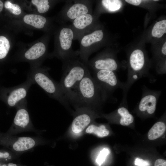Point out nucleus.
Returning <instances> with one entry per match:
<instances>
[{
  "mask_svg": "<svg viewBox=\"0 0 166 166\" xmlns=\"http://www.w3.org/2000/svg\"><path fill=\"white\" fill-rule=\"evenodd\" d=\"M110 151L108 148H104L100 151L96 159V162L99 166H101L105 161Z\"/></svg>",
  "mask_w": 166,
  "mask_h": 166,
  "instance_id": "obj_26",
  "label": "nucleus"
},
{
  "mask_svg": "<svg viewBox=\"0 0 166 166\" xmlns=\"http://www.w3.org/2000/svg\"><path fill=\"white\" fill-rule=\"evenodd\" d=\"M141 89L142 94L137 105L138 109L142 113L152 115L155 112L161 91L150 89L144 85Z\"/></svg>",
  "mask_w": 166,
  "mask_h": 166,
  "instance_id": "obj_7",
  "label": "nucleus"
},
{
  "mask_svg": "<svg viewBox=\"0 0 166 166\" xmlns=\"http://www.w3.org/2000/svg\"><path fill=\"white\" fill-rule=\"evenodd\" d=\"M93 78L101 87L111 96L116 89H123L124 83L119 79L115 72L105 70L94 71Z\"/></svg>",
  "mask_w": 166,
  "mask_h": 166,
  "instance_id": "obj_5",
  "label": "nucleus"
},
{
  "mask_svg": "<svg viewBox=\"0 0 166 166\" xmlns=\"http://www.w3.org/2000/svg\"><path fill=\"white\" fill-rule=\"evenodd\" d=\"M166 128V125L164 122H157L149 130L148 134V139L152 140L160 137L164 133Z\"/></svg>",
  "mask_w": 166,
  "mask_h": 166,
  "instance_id": "obj_16",
  "label": "nucleus"
},
{
  "mask_svg": "<svg viewBox=\"0 0 166 166\" xmlns=\"http://www.w3.org/2000/svg\"><path fill=\"white\" fill-rule=\"evenodd\" d=\"M45 44L41 42L37 43L29 49L25 53V57L29 60L37 59L42 56L46 51Z\"/></svg>",
  "mask_w": 166,
  "mask_h": 166,
  "instance_id": "obj_13",
  "label": "nucleus"
},
{
  "mask_svg": "<svg viewBox=\"0 0 166 166\" xmlns=\"http://www.w3.org/2000/svg\"><path fill=\"white\" fill-rule=\"evenodd\" d=\"M166 33V20H163L156 22L152 31V36L155 38H160Z\"/></svg>",
  "mask_w": 166,
  "mask_h": 166,
  "instance_id": "obj_21",
  "label": "nucleus"
},
{
  "mask_svg": "<svg viewBox=\"0 0 166 166\" xmlns=\"http://www.w3.org/2000/svg\"><path fill=\"white\" fill-rule=\"evenodd\" d=\"M125 1L130 4L137 6L140 4L142 1L140 0H126Z\"/></svg>",
  "mask_w": 166,
  "mask_h": 166,
  "instance_id": "obj_29",
  "label": "nucleus"
},
{
  "mask_svg": "<svg viewBox=\"0 0 166 166\" xmlns=\"http://www.w3.org/2000/svg\"><path fill=\"white\" fill-rule=\"evenodd\" d=\"M10 47L8 39L4 36H0V59H3L6 57Z\"/></svg>",
  "mask_w": 166,
  "mask_h": 166,
  "instance_id": "obj_23",
  "label": "nucleus"
},
{
  "mask_svg": "<svg viewBox=\"0 0 166 166\" xmlns=\"http://www.w3.org/2000/svg\"><path fill=\"white\" fill-rule=\"evenodd\" d=\"M134 164L138 166H148L150 165L148 161L138 158L135 159Z\"/></svg>",
  "mask_w": 166,
  "mask_h": 166,
  "instance_id": "obj_27",
  "label": "nucleus"
},
{
  "mask_svg": "<svg viewBox=\"0 0 166 166\" xmlns=\"http://www.w3.org/2000/svg\"><path fill=\"white\" fill-rule=\"evenodd\" d=\"M3 2L0 0V12H1L2 11L3 8Z\"/></svg>",
  "mask_w": 166,
  "mask_h": 166,
  "instance_id": "obj_32",
  "label": "nucleus"
},
{
  "mask_svg": "<svg viewBox=\"0 0 166 166\" xmlns=\"http://www.w3.org/2000/svg\"><path fill=\"white\" fill-rule=\"evenodd\" d=\"M111 97V96L101 88L89 72L78 84L72 102L85 106H97Z\"/></svg>",
  "mask_w": 166,
  "mask_h": 166,
  "instance_id": "obj_2",
  "label": "nucleus"
},
{
  "mask_svg": "<svg viewBox=\"0 0 166 166\" xmlns=\"http://www.w3.org/2000/svg\"><path fill=\"white\" fill-rule=\"evenodd\" d=\"M31 2L37 7L38 10L40 13L47 12L50 8L49 1L47 0H32Z\"/></svg>",
  "mask_w": 166,
  "mask_h": 166,
  "instance_id": "obj_24",
  "label": "nucleus"
},
{
  "mask_svg": "<svg viewBox=\"0 0 166 166\" xmlns=\"http://www.w3.org/2000/svg\"><path fill=\"white\" fill-rule=\"evenodd\" d=\"M26 91L22 88L17 89L13 90L9 96L7 102L9 105L13 106L19 101L26 96Z\"/></svg>",
  "mask_w": 166,
  "mask_h": 166,
  "instance_id": "obj_17",
  "label": "nucleus"
},
{
  "mask_svg": "<svg viewBox=\"0 0 166 166\" xmlns=\"http://www.w3.org/2000/svg\"><path fill=\"white\" fill-rule=\"evenodd\" d=\"M4 6L15 15H19L21 13V9L19 6L13 4L10 1H6L5 2Z\"/></svg>",
  "mask_w": 166,
  "mask_h": 166,
  "instance_id": "obj_25",
  "label": "nucleus"
},
{
  "mask_svg": "<svg viewBox=\"0 0 166 166\" xmlns=\"http://www.w3.org/2000/svg\"><path fill=\"white\" fill-rule=\"evenodd\" d=\"M128 63L127 78L122 89V100L124 101L127 100V94L130 87L139 79L146 77L152 81H155L153 76L148 72L145 56L141 50L136 49L132 52L129 57Z\"/></svg>",
  "mask_w": 166,
  "mask_h": 166,
  "instance_id": "obj_3",
  "label": "nucleus"
},
{
  "mask_svg": "<svg viewBox=\"0 0 166 166\" xmlns=\"http://www.w3.org/2000/svg\"><path fill=\"white\" fill-rule=\"evenodd\" d=\"M101 3L103 6L109 12L119 10L122 5L121 1L119 0H103Z\"/></svg>",
  "mask_w": 166,
  "mask_h": 166,
  "instance_id": "obj_22",
  "label": "nucleus"
},
{
  "mask_svg": "<svg viewBox=\"0 0 166 166\" xmlns=\"http://www.w3.org/2000/svg\"><path fill=\"white\" fill-rule=\"evenodd\" d=\"M35 145V141L30 137L19 138L13 145L14 149L17 151H25L32 148Z\"/></svg>",
  "mask_w": 166,
  "mask_h": 166,
  "instance_id": "obj_15",
  "label": "nucleus"
},
{
  "mask_svg": "<svg viewBox=\"0 0 166 166\" xmlns=\"http://www.w3.org/2000/svg\"><path fill=\"white\" fill-rule=\"evenodd\" d=\"M9 154L7 152L3 153L0 152V158H6L9 157Z\"/></svg>",
  "mask_w": 166,
  "mask_h": 166,
  "instance_id": "obj_30",
  "label": "nucleus"
},
{
  "mask_svg": "<svg viewBox=\"0 0 166 166\" xmlns=\"http://www.w3.org/2000/svg\"><path fill=\"white\" fill-rule=\"evenodd\" d=\"M23 20L27 24L38 29L43 28L46 22V19L44 16L34 14L26 15L24 17Z\"/></svg>",
  "mask_w": 166,
  "mask_h": 166,
  "instance_id": "obj_14",
  "label": "nucleus"
},
{
  "mask_svg": "<svg viewBox=\"0 0 166 166\" xmlns=\"http://www.w3.org/2000/svg\"><path fill=\"white\" fill-rule=\"evenodd\" d=\"M64 12L65 21H70L72 22L80 16L92 13L91 1H68L65 5Z\"/></svg>",
  "mask_w": 166,
  "mask_h": 166,
  "instance_id": "obj_8",
  "label": "nucleus"
},
{
  "mask_svg": "<svg viewBox=\"0 0 166 166\" xmlns=\"http://www.w3.org/2000/svg\"><path fill=\"white\" fill-rule=\"evenodd\" d=\"M117 112L121 117L119 121L121 125L128 126L133 122L134 117L126 107L121 106L118 108Z\"/></svg>",
  "mask_w": 166,
  "mask_h": 166,
  "instance_id": "obj_19",
  "label": "nucleus"
},
{
  "mask_svg": "<svg viewBox=\"0 0 166 166\" xmlns=\"http://www.w3.org/2000/svg\"><path fill=\"white\" fill-rule=\"evenodd\" d=\"M34 78L36 83L44 90L65 105L69 101L60 85H57L46 74L41 73H36Z\"/></svg>",
  "mask_w": 166,
  "mask_h": 166,
  "instance_id": "obj_9",
  "label": "nucleus"
},
{
  "mask_svg": "<svg viewBox=\"0 0 166 166\" xmlns=\"http://www.w3.org/2000/svg\"><path fill=\"white\" fill-rule=\"evenodd\" d=\"M154 166H166V160L161 159L156 160L155 162Z\"/></svg>",
  "mask_w": 166,
  "mask_h": 166,
  "instance_id": "obj_28",
  "label": "nucleus"
},
{
  "mask_svg": "<svg viewBox=\"0 0 166 166\" xmlns=\"http://www.w3.org/2000/svg\"><path fill=\"white\" fill-rule=\"evenodd\" d=\"M74 38V32L70 26L65 25L61 29L58 35L59 56L64 61L78 54L77 51H73L72 49Z\"/></svg>",
  "mask_w": 166,
  "mask_h": 166,
  "instance_id": "obj_6",
  "label": "nucleus"
},
{
  "mask_svg": "<svg viewBox=\"0 0 166 166\" xmlns=\"http://www.w3.org/2000/svg\"><path fill=\"white\" fill-rule=\"evenodd\" d=\"M86 132L88 133H93L99 137L107 136L109 133V131L103 125L97 126L91 124L86 129Z\"/></svg>",
  "mask_w": 166,
  "mask_h": 166,
  "instance_id": "obj_20",
  "label": "nucleus"
},
{
  "mask_svg": "<svg viewBox=\"0 0 166 166\" xmlns=\"http://www.w3.org/2000/svg\"><path fill=\"white\" fill-rule=\"evenodd\" d=\"M63 73L60 85L69 101L72 102L79 82L90 71L78 54L64 61Z\"/></svg>",
  "mask_w": 166,
  "mask_h": 166,
  "instance_id": "obj_1",
  "label": "nucleus"
},
{
  "mask_svg": "<svg viewBox=\"0 0 166 166\" xmlns=\"http://www.w3.org/2000/svg\"><path fill=\"white\" fill-rule=\"evenodd\" d=\"M162 53L163 55L165 56L166 55V42L164 44L161 49Z\"/></svg>",
  "mask_w": 166,
  "mask_h": 166,
  "instance_id": "obj_31",
  "label": "nucleus"
},
{
  "mask_svg": "<svg viewBox=\"0 0 166 166\" xmlns=\"http://www.w3.org/2000/svg\"><path fill=\"white\" fill-rule=\"evenodd\" d=\"M29 117L27 111L24 109L18 110L15 117L14 122L16 125L24 128L29 124Z\"/></svg>",
  "mask_w": 166,
  "mask_h": 166,
  "instance_id": "obj_18",
  "label": "nucleus"
},
{
  "mask_svg": "<svg viewBox=\"0 0 166 166\" xmlns=\"http://www.w3.org/2000/svg\"><path fill=\"white\" fill-rule=\"evenodd\" d=\"M91 120V115L83 112L73 119L71 125L72 131L75 133L81 132L90 123Z\"/></svg>",
  "mask_w": 166,
  "mask_h": 166,
  "instance_id": "obj_12",
  "label": "nucleus"
},
{
  "mask_svg": "<svg viewBox=\"0 0 166 166\" xmlns=\"http://www.w3.org/2000/svg\"><path fill=\"white\" fill-rule=\"evenodd\" d=\"M8 166H17V165L16 164L10 163L8 164Z\"/></svg>",
  "mask_w": 166,
  "mask_h": 166,
  "instance_id": "obj_33",
  "label": "nucleus"
},
{
  "mask_svg": "<svg viewBox=\"0 0 166 166\" xmlns=\"http://www.w3.org/2000/svg\"><path fill=\"white\" fill-rule=\"evenodd\" d=\"M87 65L94 71L109 70L116 72L119 68V65L116 59L111 55L102 54L96 56L88 61Z\"/></svg>",
  "mask_w": 166,
  "mask_h": 166,
  "instance_id": "obj_10",
  "label": "nucleus"
},
{
  "mask_svg": "<svg viewBox=\"0 0 166 166\" xmlns=\"http://www.w3.org/2000/svg\"><path fill=\"white\" fill-rule=\"evenodd\" d=\"M94 19L92 13H89L80 16L72 22L70 26L74 32V40H78L82 35L94 28Z\"/></svg>",
  "mask_w": 166,
  "mask_h": 166,
  "instance_id": "obj_11",
  "label": "nucleus"
},
{
  "mask_svg": "<svg viewBox=\"0 0 166 166\" xmlns=\"http://www.w3.org/2000/svg\"><path fill=\"white\" fill-rule=\"evenodd\" d=\"M104 35L102 30L93 28L79 38L80 47L77 51L79 57L85 62L87 64L89 57L95 50L97 45L103 40Z\"/></svg>",
  "mask_w": 166,
  "mask_h": 166,
  "instance_id": "obj_4",
  "label": "nucleus"
}]
</instances>
